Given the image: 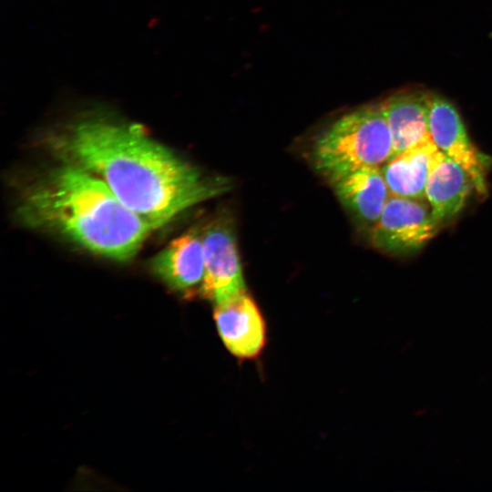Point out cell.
<instances>
[{
    "label": "cell",
    "instance_id": "6da1fadb",
    "mask_svg": "<svg viewBox=\"0 0 492 492\" xmlns=\"http://www.w3.org/2000/svg\"><path fill=\"white\" fill-rule=\"evenodd\" d=\"M47 143L60 161L98 178L128 209L159 228L230 187L226 179L204 176L138 125L103 112L77 116Z\"/></svg>",
    "mask_w": 492,
    "mask_h": 492
},
{
    "label": "cell",
    "instance_id": "7a4b0ae2",
    "mask_svg": "<svg viewBox=\"0 0 492 492\" xmlns=\"http://www.w3.org/2000/svg\"><path fill=\"white\" fill-rule=\"evenodd\" d=\"M17 217L116 261L131 260L158 226L128 209L98 178L62 162L22 196Z\"/></svg>",
    "mask_w": 492,
    "mask_h": 492
},
{
    "label": "cell",
    "instance_id": "3957f363",
    "mask_svg": "<svg viewBox=\"0 0 492 492\" xmlns=\"http://www.w3.org/2000/svg\"><path fill=\"white\" fill-rule=\"evenodd\" d=\"M393 157L382 103L362 107L336 120L315 140L312 158L330 182L364 167H381Z\"/></svg>",
    "mask_w": 492,
    "mask_h": 492
},
{
    "label": "cell",
    "instance_id": "277c9868",
    "mask_svg": "<svg viewBox=\"0 0 492 492\" xmlns=\"http://www.w3.org/2000/svg\"><path fill=\"white\" fill-rule=\"evenodd\" d=\"M439 229L425 200L390 195L368 235L378 251L404 257L423 249Z\"/></svg>",
    "mask_w": 492,
    "mask_h": 492
},
{
    "label": "cell",
    "instance_id": "5b68a950",
    "mask_svg": "<svg viewBox=\"0 0 492 492\" xmlns=\"http://www.w3.org/2000/svg\"><path fill=\"white\" fill-rule=\"evenodd\" d=\"M201 234L205 276L200 292L216 305L246 291L232 216L219 213Z\"/></svg>",
    "mask_w": 492,
    "mask_h": 492
},
{
    "label": "cell",
    "instance_id": "8992f818",
    "mask_svg": "<svg viewBox=\"0 0 492 492\" xmlns=\"http://www.w3.org/2000/svg\"><path fill=\"white\" fill-rule=\"evenodd\" d=\"M427 99L429 128L436 146L467 171L479 195H486L489 158L473 144L459 113L448 100L437 95H428Z\"/></svg>",
    "mask_w": 492,
    "mask_h": 492
},
{
    "label": "cell",
    "instance_id": "52a82bcc",
    "mask_svg": "<svg viewBox=\"0 0 492 492\" xmlns=\"http://www.w3.org/2000/svg\"><path fill=\"white\" fill-rule=\"evenodd\" d=\"M214 319L224 345L234 356L252 359L261 354L266 341L265 323L246 291L216 304Z\"/></svg>",
    "mask_w": 492,
    "mask_h": 492
},
{
    "label": "cell",
    "instance_id": "ba28073f",
    "mask_svg": "<svg viewBox=\"0 0 492 492\" xmlns=\"http://www.w3.org/2000/svg\"><path fill=\"white\" fill-rule=\"evenodd\" d=\"M153 273L174 291H200L205 276L201 230H191L172 240L150 261Z\"/></svg>",
    "mask_w": 492,
    "mask_h": 492
},
{
    "label": "cell",
    "instance_id": "9c48e42d",
    "mask_svg": "<svg viewBox=\"0 0 492 492\" xmlns=\"http://www.w3.org/2000/svg\"><path fill=\"white\" fill-rule=\"evenodd\" d=\"M473 190L475 184L467 171L439 150L427 176L425 199L440 228L461 212Z\"/></svg>",
    "mask_w": 492,
    "mask_h": 492
},
{
    "label": "cell",
    "instance_id": "30bf717a",
    "mask_svg": "<svg viewBox=\"0 0 492 492\" xmlns=\"http://www.w3.org/2000/svg\"><path fill=\"white\" fill-rule=\"evenodd\" d=\"M342 205L368 233L390 197L380 167H364L331 182Z\"/></svg>",
    "mask_w": 492,
    "mask_h": 492
},
{
    "label": "cell",
    "instance_id": "8fae6325",
    "mask_svg": "<svg viewBox=\"0 0 492 492\" xmlns=\"http://www.w3.org/2000/svg\"><path fill=\"white\" fill-rule=\"evenodd\" d=\"M427 96L400 92L382 103L391 132L393 157L432 139Z\"/></svg>",
    "mask_w": 492,
    "mask_h": 492
},
{
    "label": "cell",
    "instance_id": "7c38bea8",
    "mask_svg": "<svg viewBox=\"0 0 492 492\" xmlns=\"http://www.w3.org/2000/svg\"><path fill=\"white\" fill-rule=\"evenodd\" d=\"M438 151L432 138L401 152L381 166L390 194L425 200L427 176Z\"/></svg>",
    "mask_w": 492,
    "mask_h": 492
}]
</instances>
